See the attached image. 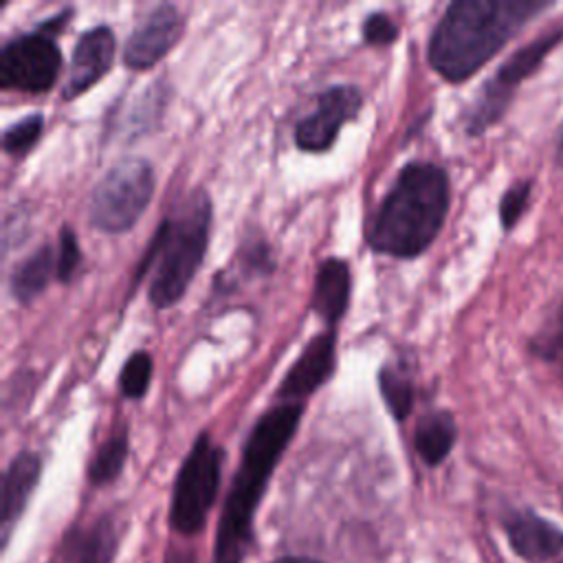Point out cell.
<instances>
[{"instance_id": "obj_19", "label": "cell", "mask_w": 563, "mask_h": 563, "mask_svg": "<svg viewBox=\"0 0 563 563\" xmlns=\"http://www.w3.org/2000/svg\"><path fill=\"white\" fill-rule=\"evenodd\" d=\"M128 451H130V440H128V431H119L114 433L110 440H106L99 451L95 453V457L88 464V479L92 486H106L112 484L128 460Z\"/></svg>"}, {"instance_id": "obj_4", "label": "cell", "mask_w": 563, "mask_h": 563, "mask_svg": "<svg viewBox=\"0 0 563 563\" xmlns=\"http://www.w3.org/2000/svg\"><path fill=\"white\" fill-rule=\"evenodd\" d=\"M211 216L209 196L196 191L156 229L136 273L139 279L152 271L147 299L154 308L165 310L183 299L205 260Z\"/></svg>"}, {"instance_id": "obj_18", "label": "cell", "mask_w": 563, "mask_h": 563, "mask_svg": "<svg viewBox=\"0 0 563 563\" xmlns=\"http://www.w3.org/2000/svg\"><path fill=\"white\" fill-rule=\"evenodd\" d=\"M55 253L51 244L40 246L31 255H26L9 277V290L15 301L31 303L35 297L44 292L53 273H55Z\"/></svg>"}, {"instance_id": "obj_14", "label": "cell", "mask_w": 563, "mask_h": 563, "mask_svg": "<svg viewBox=\"0 0 563 563\" xmlns=\"http://www.w3.org/2000/svg\"><path fill=\"white\" fill-rule=\"evenodd\" d=\"M40 475H42V460L33 451H22L9 462L2 479V512H0L2 548H7L13 526L18 523L24 508L29 506V499L40 482Z\"/></svg>"}, {"instance_id": "obj_5", "label": "cell", "mask_w": 563, "mask_h": 563, "mask_svg": "<svg viewBox=\"0 0 563 563\" xmlns=\"http://www.w3.org/2000/svg\"><path fill=\"white\" fill-rule=\"evenodd\" d=\"M154 169L145 158L117 161L95 185L88 200V220L101 233L130 231L154 196Z\"/></svg>"}, {"instance_id": "obj_29", "label": "cell", "mask_w": 563, "mask_h": 563, "mask_svg": "<svg viewBox=\"0 0 563 563\" xmlns=\"http://www.w3.org/2000/svg\"><path fill=\"white\" fill-rule=\"evenodd\" d=\"M556 156L563 161V125L559 130V141H556Z\"/></svg>"}, {"instance_id": "obj_27", "label": "cell", "mask_w": 563, "mask_h": 563, "mask_svg": "<svg viewBox=\"0 0 563 563\" xmlns=\"http://www.w3.org/2000/svg\"><path fill=\"white\" fill-rule=\"evenodd\" d=\"M554 354H563V306L559 312V323H556V336H554Z\"/></svg>"}, {"instance_id": "obj_6", "label": "cell", "mask_w": 563, "mask_h": 563, "mask_svg": "<svg viewBox=\"0 0 563 563\" xmlns=\"http://www.w3.org/2000/svg\"><path fill=\"white\" fill-rule=\"evenodd\" d=\"M222 462L224 451L202 431L194 440L174 479L169 504V528L174 532L194 537L205 528L220 490Z\"/></svg>"}, {"instance_id": "obj_2", "label": "cell", "mask_w": 563, "mask_h": 563, "mask_svg": "<svg viewBox=\"0 0 563 563\" xmlns=\"http://www.w3.org/2000/svg\"><path fill=\"white\" fill-rule=\"evenodd\" d=\"M534 0H457L451 2L429 37V64L446 81L477 73L537 11Z\"/></svg>"}, {"instance_id": "obj_10", "label": "cell", "mask_w": 563, "mask_h": 563, "mask_svg": "<svg viewBox=\"0 0 563 563\" xmlns=\"http://www.w3.org/2000/svg\"><path fill=\"white\" fill-rule=\"evenodd\" d=\"M185 18L172 2L156 4L132 29L123 46V64L132 70H147L158 64L180 40Z\"/></svg>"}, {"instance_id": "obj_21", "label": "cell", "mask_w": 563, "mask_h": 563, "mask_svg": "<svg viewBox=\"0 0 563 563\" xmlns=\"http://www.w3.org/2000/svg\"><path fill=\"white\" fill-rule=\"evenodd\" d=\"M152 356L145 350H136L132 352L119 374V389L125 398L139 400L147 394L150 380H152Z\"/></svg>"}, {"instance_id": "obj_3", "label": "cell", "mask_w": 563, "mask_h": 563, "mask_svg": "<svg viewBox=\"0 0 563 563\" xmlns=\"http://www.w3.org/2000/svg\"><path fill=\"white\" fill-rule=\"evenodd\" d=\"M449 202V176L440 165L407 163L372 218L369 249L398 260L424 253L446 220Z\"/></svg>"}, {"instance_id": "obj_12", "label": "cell", "mask_w": 563, "mask_h": 563, "mask_svg": "<svg viewBox=\"0 0 563 563\" xmlns=\"http://www.w3.org/2000/svg\"><path fill=\"white\" fill-rule=\"evenodd\" d=\"M114 48L117 42L110 26L99 24L84 31L73 48L70 70L62 88V97L68 101L90 90L110 70L114 62Z\"/></svg>"}, {"instance_id": "obj_20", "label": "cell", "mask_w": 563, "mask_h": 563, "mask_svg": "<svg viewBox=\"0 0 563 563\" xmlns=\"http://www.w3.org/2000/svg\"><path fill=\"white\" fill-rule=\"evenodd\" d=\"M378 389L396 420H405L413 409V383L402 367L383 365L378 372Z\"/></svg>"}, {"instance_id": "obj_7", "label": "cell", "mask_w": 563, "mask_h": 563, "mask_svg": "<svg viewBox=\"0 0 563 563\" xmlns=\"http://www.w3.org/2000/svg\"><path fill=\"white\" fill-rule=\"evenodd\" d=\"M563 31H550L537 40H532L530 44L521 46L519 51H515L495 73V77H490L479 95L475 97L473 106L466 112L464 119V128L471 136H477L482 132H486L490 125H495L501 114L506 112L515 88L530 77L541 62L545 59V55L561 42Z\"/></svg>"}, {"instance_id": "obj_23", "label": "cell", "mask_w": 563, "mask_h": 563, "mask_svg": "<svg viewBox=\"0 0 563 563\" xmlns=\"http://www.w3.org/2000/svg\"><path fill=\"white\" fill-rule=\"evenodd\" d=\"M55 277L62 284H68L81 262V251H79V242L77 235L70 227H62L59 231V240H57V253H55Z\"/></svg>"}, {"instance_id": "obj_1", "label": "cell", "mask_w": 563, "mask_h": 563, "mask_svg": "<svg viewBox=\"0 0 563 563\" xmlns=\"http://www.w3.org/2000/svg\"><path fill=\"white\" fill-rule=\"evenodd\" d=\"M301 416V402H282L262 413L253 424L220 512L213 563H244L253 545L255 512Z\"/></svg>"}, {"instance_id": "obj_25", "label": "cell", "mask_w": 563, "mask_h": 563, "mask_svg": "<svg viewBox=\"0 0 563 563\" xmlns=\"http://www.w3.org/2000/svg\"><path fill=\"white\" fill-rule=\"evenodd\" d=\"M363 40L369 46H389L398 40V24L387 13H369L361 26Z\"/></svg>"}, {"instance_id": "obj_17", "label": "cell", "mask_w": 563, "mask_h": 563, "mask_svg": "<svg viewBox=\"0 0 563 563\" xmlns=\"http://www.w3.org/2000/svg\"><path fill=\"white\" fill-rule=\"evenodd\" d=\"M455 438L457 427L449 411H429L413 429V446L427 466L442 464L451 453Z\"/></svg>"}, {"instance_id": "obj_22", "label": "cell", "mask_w": 563, "mask_h": 563, "mask_svg": "<svg viewBox=\"0 0 563 563\" xmlns=\"http://www.w3.org/2000/svg\"><path fill=\"white\" fill-rule=\"evenodd\" d=\"M44 130V117L40 112L29 114L15 123H11L4 132H2V147L7 154H24L29 152L37 139L42 136Z\"/></svg>"}, {"instance_id": "obj_13", "label": "cell", "mask_w": 563, "mask_h": 563, "mask_svg": "<svg viewBox=\"0 0 563 563\" xmlns=\"http://www.w3.org/2000/svg\"><path fill=\"white\" fill-rule=\"evenodd\" d=\"M119 532L110 515L88 526H73L55 548L51 563H114Z\"/></svg>"}, {"instance_id": "obj_11", "label": "cell", "mask_w": 563, "mask_h": 563, "mask_svg": "<svg viewBox=\"0 0 563 563\" xmlns=\"http://www.w3.org/2000/svg\"><path fill=\"white\" fill-rule=\"evenodd\" d=\"M336 365V334L334 330L312 336L297 361L288 367L279 383L277 396L284 402H301L314 394L334 374Z\"/></svg>"}, {"instance_id": "obj_16", "label": "cell", "mask_w": 563, "mask_h": 563, "mask_svg": "<svg viewBox=\"0 0 563 563\" xmlns=\"http://www.w3.org/2000/svg\"><path fill=\"white\" fill-rule=\"evenodd\" d=\"M350 266L339 257H328L319 264L312 286V310L328 325H334L350 303Z\"/></svg>"}, {"instance_id": "obj_8", "label": "cell", "mask_w": 563, "mask_h": 563, "mask_svg": "<svg viewBox=\"0 0 563 563\" xmlns=\"http://www.w3.org/2000/svg\"><path fill=\"white\" fill-rule=\"evenodd\" d=\"M62 68L57 42L42 29L18 35L2 46L0 86L20 92H46Z\"/></svg>"}, {"instance_id": "obj_15", "label": "cell", "mask_w": 563, "mask_h": 563, "mask_svg": "<svg viewBox=\"0 0 563 563\" xmlns=\"http://www.w3.org/2000/svg\"><path fill=\"white\" fill-rule=\"evenodd\" d=\"M512 550L528 561H543L563 550V530L534 512H515L506 519Z\"/></svg>"}, {"instance_id": "obj_26", "label": "cell", "mask_w": 563, "mask_h": 563, "mask_svg": "<svg viewBox=\"0 0 563 563\" xmlns=\"http://www.w3.org/2000/svg\"><path fill=\"white\" fill-rule=\"evenodd\" d=\"M165 563H198V559H196V552L176 548V550H169V552H167Z\"/></svg>"}, {"instance_id": "obj_24", "label": "cell", "mask_w": 563, "mask_h": 563, "mask_svg": "<svg viewBox=\"0 0 563 563\" xmlns=\"http://www.w3.org/2000/svg\"><path fill=\"white\" fill-rule=\"evenodd\" d=\"M530 185H532L530 180H519L512 187H508L506 194L501 196L499 220L506 231H510L517 224V220L523 216L530 200Z\"/></svg>"}, {"instance_id": "obj_9", "label": "cell", "mask_w": 563, "mask_h": 563, "mask_svg": "<svg viewBox=\"0 0 563 563\" xmlns=\"http://www.w3.org/2000/svg\"><path fill=\"white\" fill-rule=\"evenodd\" d=\"M363 95L356 86L339 84L317 97V108L295 125V143L301 152H325L336 141L341 128L358 114Z\"/></svg>"}, {"instance_id": "obj_28", "label": "cell", "mask_w": 563, "mask_h": 563, "mask_svg": "<svg viewBox=\"0 0 563 563\" xmlns=\"http://www.w3.org/2000/svg\"><path fill=\"white\" fill-rule=\"evenodd\" d=\"M273 563H321V561H314V559H308V556H282Z\"/></svg>"}]
</instances>
